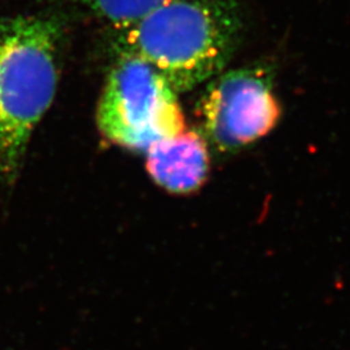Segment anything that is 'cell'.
<instances>
[{
  "instance_id": "1",
  "label": "cell",
  "mask_w": 350,
  "mask_h": 350,
  "mask_svg": "<svg viewBox=\"0 0 350 350\" xmlns=\"http://www.w3.org/2000/svg\"><path fill=\"white\" fill-rule=\"evenodd\" d=\"M238 0H174L122 29L118 55L144 60L185 92L222 73L241 34Z\"/></svg>"
},
{
  "instance_id": "2",
  "label": "cell",
  "mask_w": 350,
  "mask_h": 350,
  "mask_svg": "<svg viewBox=\"0 0 350 350\" xmlns=\"http://www.w3.org/2000/svg\"><path fill=\"white\" fill-rule=\"evenodd\" d=\"M63 27L55 17L0 18V185L20 176L34 129L59 85Z\"/></svg>"
},
{
  "instance_id": "3",
  "label": "cell",
  "mask_w": 350,
  "mask_h": 350,
  "mask_svg": "<svg viewBox=\"0 0 350 350\" xmlns=\"http://www.w3.org/2000/svg\"><path fill=\"white\" fill-rule=\"evenodd\" d=\"M176 91L144 60L118 55L101 92L96 122L101 135L127 150L146 152L186 130Z\"/></svg>"
},
{
  "instance_id": "4",
  "label": "cell",
  "mask_w": 350,
  "mask_h": 350,
  "mask_svg": "<svg viewBox=\"0 0 350 350\" xmlns=\"http://www.w3.org/2000/svg\"><path fill=\"white\" fill-rule=\"evenodd\" d=\"M273 72L265 65L213 78L200 101L204 130L218 150L234 152L267 135L280 120Z\"/></svg>"
},
{
  "instance_id": "5",
  "label": "cell",
  "mask_w": 350,
  "mask_h": 350,
  "mask_svg": "<svg viewBox=\"0 0 350 350\" xmlns=\"http://www.w3.org/2000/svg\"><path fill=\"white\" fill-rule=\"evenodd\" d=\"M147 152V170L152 179L173 193H188L201 187L209 174V152L205 139L185 130L163 139Z\"/></svg>"
},
{
  "instance_id": "6",
  "label": "cell",
  "mask_w": 350,
  "mask_h": 350,
  "mask_svg": "<svg viewBox=\"0 0 350 350\" xmlns=\"http://www.w3.org/2000/svg\"><path fill=\"white\" fill-rule=\"evenodd\" d=\"M174 0H79L101 20L114 29H122L163 8Z\"/></svg>"
},
{
  "instance_id": "7",
  "label": "cell",
  "mask_w": 350,
  "mask_h": 350,
  "mask_svg": "<svg viewBox=\"0 0 350 350\" xmlns=\"http://www.w3.org/2000/svg\"><path fill=\"white\" fill-rule=\"evenodd\" d=\"M43 1H64V3L66 1V3H77L78 4L79 0H43Z\"/></svg>"
}]
</instances>
